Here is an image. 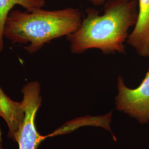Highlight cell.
<instances>
[{
    "label": "cell",
    "instance_id": "ba28073f",
    "mask_svg": "<svg viewBox=\"0 0 149 149\" xmlns=\"http://www.w3.org/2000/svg\"><path fill=\"white\" fill-rule=\"evenodd\" d=\"M95 6H100L104 4L107 0H87Z\"/></svg>",
    "mask_w": 149,
    "mask_h": 149
},
{
    "label": "cell",
    "instance_id": "7a4b0ae2",
    "mask_svg": "<svg viewBox=\"0 0 149 149\" xmlns=\"http://www.w3.org/2000/svg\"><path fill=\"white\" fill-rule=\"evenodd\" d=\"M82 19L81 12L70 7L55 11L15 10L6 19L3 37L13 44H28L24 49L34 54L52 40L74 33Z\"/></svg>",
    "mask_w": 149,
    "mask_h": 149
},
{
    "label": "cell",
    "instance_id": "277c9868",
    "mask_svg": "<svg viewBox=\"0 0 149 149\" xmlns=\"http://www.w3.org/2000/svg\"><path fill=\"white\" fill-rule=\"evenodd\" d=\"M116 105L118 111L136 119L141 124L149 122V70L136 88H128L122 77L118 78Z\"/></svg>",
    "mask_w": 149,
    "mask_h": 149
},
{
    "label": "cell",
    "instance_id": "52a82bcc",
    "mask_svg": "<svg viewBox=\"0 0 149 149\" xmlns=\"http://www.w3.org/2000/svg\"><path fill=\"white\" fill-rule=\"evenodd\" d=\"M16 5H21L28 11L42 8L44 0H0V52L3 49V31L6 19L11 10Z\"/></svg>",
    "mask_w": 149,
    "mask_h": 149
},
{
    "label": "cell",
    "instance_id": "9c48e42d",
    "mask_svg": "<svg viewBox=\"0 0 149 149\" xmlns=\"http://www.w3.org/2000/svg\"><path fill=\"white\" fill-rule=\"evenodd\" d=\"M0 139H1V132H0Z\"/></svg>",
    "mask_w": 149,
    "mask_h": 149
},
{
    "label": "cell",
    "instance_id": "5b68a950",
    "mask_svg": "<svg viewBox=\"0 0 149 149\" xmlns=\"http://www.w3.org/2000/svg\"><path fill=\"white\" fill-rule=\"evenodd\" d=\"M138 16L127 43L142 57L149 58V0H138Z\"/></svg>",
    "mask_w": 149,
    "mask_h": 149
},
{
    "label": "cell",
    "instance_id": "3957f363",
    "mask_svg": "<svg viewBox=\"0 0 149 149\" xmlns=\"http://www.w3.org/2000/svg\"><path fill=\"white\" fill-rule=\"evenodd\" d=\"M22 92L25 115L16 135V141L19 149H37L45 138L38 132L35 124L36 113L42 101L40 85L37 81L29 82L22 88Z\"/></svg>",
    "mask_w": 149,
    "mask_h": 149
},
{
    "label": "cell",
    "instance_id": "8992f818",
    "mask_svg": "<svg viewBox=\"0 0 149 149\" xmlns=\"http://www.w3.org/2000/svg\"><path fill=\"white\" fill-rule=\"evenodd\" d=\"M24 115L22 102L12 100L0 87V117L5 120L9 129L8 137L14 141H16V135L23 123Z\"/></svg>",
    "mask_w": 149,
    "mask_h": 149
},
{
    "label": "cell",
    "instance_id": "6da1fadb",
    "mask_svg": "<svg viewBox=\"0 0 149 149\" xmlns=\"http://www.w3.org/2000/svg\"><path fill=\"white\" fill-rule=\"evenodd\" d=\"M138 6L136 0H107L103 15L87 8L80 28L66 37L71 52L80 54L97 49L105 54H125L124 44L137 21Z\"/></svg>",
    "mask_w": 149,
    "mask_h": 149
}]
</instances>
